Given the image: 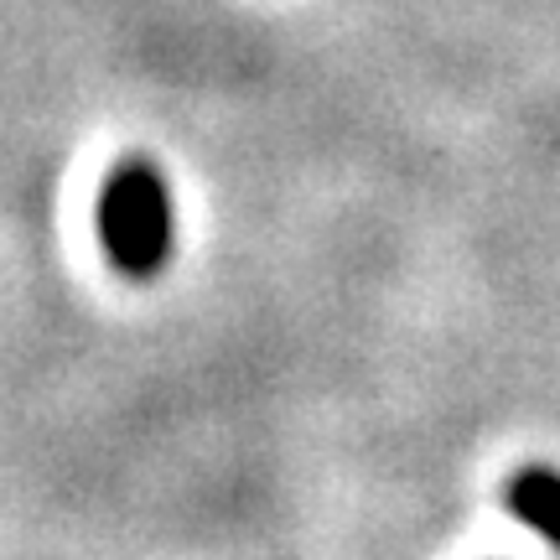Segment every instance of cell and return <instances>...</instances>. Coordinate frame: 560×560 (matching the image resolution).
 <instances>
[{
	"mask_svg": "<svg viewBox=\"0 0 560 560\" xmlns=\"http://www.w3.org/2000/svg\"><path fill=\"white\" fill-rule=\"evenodd\" d=\"M100 244L125 280H156L177 255L172 182L151 156H125L100 192Z\"/></svg>",
	"mask_w": 560,
	"mask_h": 560,
	"instance_id": "1",
	"label": "cell"
},
{
	"mask_svg": "<svg viewBox=\"0 0 560 560\" xmlns=\"http://www.w3.org/2000/svg\"><path fill=\"white\" fill-rule=\"evenodd\" d=\"M503 503H509V514H514L524 529H535L560 556V472L556 467H545V462L520 467V472L509 478V488H503Z\"/></svg>",
	"mask_w": 560,
	"mask_h": 560,
	"instance_id": "2",
	"label": "cell"
}]
</instances>
